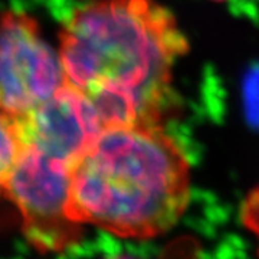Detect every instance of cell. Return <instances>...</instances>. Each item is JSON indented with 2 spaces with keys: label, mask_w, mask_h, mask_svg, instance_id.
Returning a JSON list of instances; mask_svg holds the SVG:
<instances>
[{
  "label": "cell",
  "mask_w": 259,
  "mask_h": 259,
  "mask_svg": "<svg viewBox=\"0 0 259 259\" xmlns=\"http://www.w3.org/2000/svg\"><path fill=\"white\" fill-rule=\"evenodd\" d=\"M66 82L59 54L25 12L0 13V105L22 117Z\"/></svg>",
  "instance_id": "277c9868"
},
{
  "label": "cell",
  "mask_w": 259,
  "mask_h": 259,
  "mask_svg": "<svg viewBox=\"0 0 259 259\" xmlns=\"http://www.w3.org/2000/svg\"><path fill=\"white\" fill-rule=\"evenodd\" d=\"M19 121L23 146L71 166L104 128L93 104L66 82Z\"/></svg>",
  "instance_id": "5b68a950"
},
{
  "label": "cell",
  "mask_w": 259,
  "mask_h": 259,
  "mask_svg": "<svg viewBox=\"0 0 259 259\" xmlns=\"http://www.w3.org/2000/svg\"><path fill=\"white\" fill-rule=\"evenodd\" d=\"M107 259H140V258H134V256H130V255H117V256H112V258H107Z\"/></svg>",
  "instance_id": "9c48e42d"
},
{
  "label": "cell",
  "mask_w": 259,
  "mask_h": 259,
  "mask_svg": "<svg viewBox=\"0 0 259 259\" xmlns=\"http://www.w3.org/2000/svg\"><path fill=\"white\" fill-rule=\"evenodd\" d=\"M190 164L163 124L105 125L71 168L68 213L127 239L170 231L190 200Z\"/></svg>",
  "instance_id": "7a4b0ae2"
},
{
  "label": "cell",
  "mask_w": 259,
  "mask_h": 259,
  "mask_svg": "<svg viewBox=\"0 0 259 259\" xmlns=\"http://www.w3.org/2000/svg\"><path fill=\"white\" fill-rule=\"evenodd\" d=\"M246 97H248V108L252 114V120L259 121V71L250 76L246 85Z\"/></svg>",
  "instance_id": "ba28073f"
},
{
  "label": "cell",
  "mask_w": 259,
  "mask_h": 259,
  "mask_svg": "<svg viewBox=\"0 0 259 259\" xmlns=\"http://www.w3.org/2000/svg\"><path fill=\"white\" fill-rule=\"evenodd\" d=\"M241 222L246 231L258 241L259 256V185L245 196L241 204Z\"/></svg>",
  "instance_id": "52a82bcc"
},
{
  "label": "cell",
  "mask_w": 259,
  "mask_h": 259,
  "mask_svg": "<svg viewBox=\"0 0 259 259\" xmlns=\"http://www.w3.org/2000/svg\"><path fill=\"white\" fill-rule=\"evenodd\" d=\"M218 2H221V0H218Z\"/></svg>",
  "instance_id": "30bf717a"
},
{
  "label": "cell",
  "mask_w": 259,
  "mask_h": 259,
  "mask_svg": "<svg viewBox=\"0 0 259 259\" xmlns=\"http://www.w3.org/2000/svg\"><path fill=\"white\" fill-rule=\"evenodd\" d=\"M189 40L156 0H93L59 30L66 83L93 104L102 125L158 122L173 102V69Z\"/></svg>",
  "instance_id": "6da1fadb"
},
{
  "label": "cell",
  "mask_w": 259,
  "mask_h": 259,
  "mask_svg": "<svg viewBox=\"0 0 259 259\" xmlns=\"http://www.w3.org/2000/svg\"><path fill=\"white\" fill-rule=\"evenodd\" d=\"M23 150V136L19 117L0 105V196L5 190L12 170Z\"/></svg>",
  "instance_id": "8992f818"
},
{
  "label": "cell",
  "mask_w": 259,
  "mask_h": 259,
  "mask_svg": "<svg viewBox=\"0 0 259 259\" xmlns=\"http://www.w3.org/2000/svg\"><path fill=\"white\" fill-rule=\"evenodd\" d=\"M72 166L23 146L5 197L18 209L29 242L45 252H61L79 241L82 226L68 213Z\"/></svg>",
  "instance_id": "3957f363"
}]
</instances>
